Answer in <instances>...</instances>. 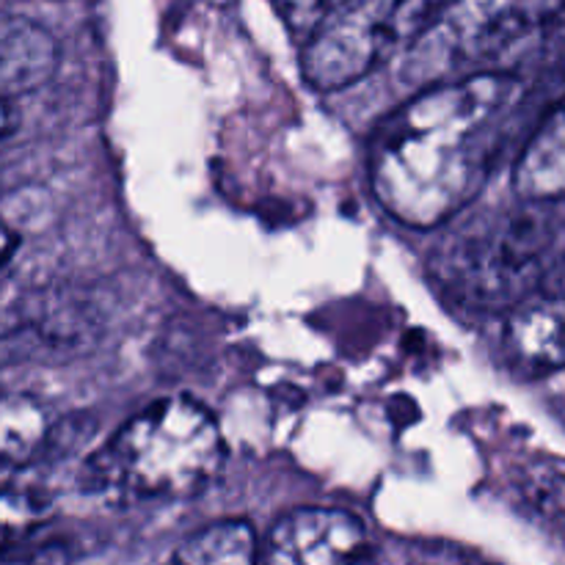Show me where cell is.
Returning a JSON list of instances; mask_svg holds the SVG:
<instances>
[{
	"label": "cell",
	"mask_w": 565,
	"mask_h": 565,
	"mask_svg": "<svg viewBox=\"0 0 565 565\" xmlns=\"http://www.w3.org/2000/svg\"><path fill=\"white\" fill-rule=\"evenodd\" d=\"M513 188L519 199L565 202V94L524 147L513 174Z\"/></svg>",
	"instance_id": "9c48e42d"
},
{
	"label": "cell",
	"mask_w": 565,
	"mask_h": 565,
	"mask_svg": "<svg viewBox=\"0 0 565 565\" xmlns=\"http://www.w3.org/2000/svg\"><path fill=\"white\" fill-rule=\"evenodd\" d=\"M224 463L226 441L213 414L174 395L141 408L92 452L81 483L119 500H188L210 489Z\"/></svg>",
	"instance_id": "3957f363"
},
{
	"label": "cell",
	"mask_w": 565,
	"mask_h": 565,
	"mask_svg": "<svg viewBox=\"0 0 565 565\" xmlns=\"http://www.w3.org/2000/svg\"><path fill=\"white\" fill-rule=\"evenodd\" d=\"M456 0H348L309 31L301 75L318 92H340L417 44Z\"/></svg>",
	"instance_id": "277c9868"
},
{
	"label": "cell",
	"mask_w": 565,
	"mask_h": 565,
	"mask_svg": "<svg viewBox=\"0 0 565 565\" xmlns=\"http://www.w3.org/2000/svg\"><path fill=\"white\" fill-rule=\"evenodd\" d=\"M565 11V0H456L419 39L425 70L450 75L491 58Z\"/></svg>",
	"instance_id": "5b68a950"
},
{
	"label": "cell",
	"mask_w": 565,
	"mask_h": 565,
	"mask_svg": "<svg viewBox=\"0 0 565 565\" xmlns=\"http://www.w3.org/2000/svg\"><path fill=\"white\" fill-rule=\"evenodd\" d=\"M522 94L513 72H472L414 94L370 141L375 202L412 230H434L469 207L489 180L502 121Z\"/></svg>",
	"instance_id": "6da1fadb"
},
{
	"label": "cell",
	"mask_w": 565,
	"mask_h": 565,
	"mask_svg": "<svg viewBox=\"0 0 565 565\" xmlns=\"http://www.w3.org/2000/svg\"><path fill=\"white\" fill-rule=\"evenodd\" d=\"M563 263L565 202L519 199L452 232L434 254V276L450 301L508 315L550 287Z\"/></svg>",
	"instance_id": "7a4b0ae2"
},
{
	"label": "cell",
	"mask_w": 565,
	"mask_h": 565,
	"mask_svg": "<svg viewBox=\"0 0 565 565\" xmlns=\"http://www.w3.org/2000/svg\"><path fill=\"white\" fill-rule=\"evenodd\" d=\"M17 127V110L14 105H11V99H3L0 97V138L11 136Z\"/></svg>",
	"instance_id": "9a60e30c"
},
{
	"label": "cell",
	"mask_w": 565,
	"mask_h": 565,
	"mask_svg": "<svg viewBox=\"0 0 565 565\" xmlns=\"http://www.w3.org/2000/svg\"><path fill=\"white\" fill-rule=\"evenodd\" d=\"M17 248V235L14 230H11L9 224H6L3 218H0V268H3L6 263H9V257L14 254Z\"/></svg>",
	"instance_id": "5bb4252c"
},
{
	"label": "cell",
	"mask_w": 565,
	"mask_h": 565,
	"mask_svg": "<svg viewBox=\"0 0 565 565\" xmlns=\"http://www.w3.org/2000/svg\"><path fill=\"white\" fill-rule=\"evenodd\" d=\"M169 565H259L257 533L243 519H221L188 535Z\"/></svg>",
	"instance_id": "30bf717a"
},
{
	"label": "cell",
	"mask_w": 565,
	"mask_h": 565,
	"mask_svg": "<svg viewBox=\"0 0 565 565\" xmlns=\"http://www.w3.org/2000/svg\"><path fill=\"white\" fill-rule=\"evenodd\" d=\"M367 552V524L345 508H296L270 527L259 565H351Z\"/></svg>",
	"instance_id": "8992f818"
},
{
	"label": "cell",
	"mask_w": 565,
	"mask_h": 565,
	"mask_svg": "<svg viewBox=\"0 0 565 565\" xmlns=\"http://www.w3.org/2000/svg\"><path fill=\"white\" fill-rule=\"evenodd\" d=\"M505 348L527 373H550L565 364V290L544 287L505 315Z\"/></svg>",
	"instance_id": "52a82bcc"
},
{
	"label": "cell",
	"mask_w": 565,
	"mask_h": 565,
	"mask_svg": "<svg viewBox=\"0 0 565 565\" xmlns=\"http://www.w3.org/2000/svg\"><path fill=\"white\" fill-rule=\"evenodd\" d=\"M47 516V502L14 486H0V552L11 550Z\"/></svg>",
	"instance_id": "8fae6325"
},
{
	"label": "cell",
	"mask_w": 565,
	"mask_h": 565,
	"mask_svg": "<svg viewBox=\"0 0 565 565\" xmlns=\"http://www.w3.org/2000/svg\"><path fill=\"white\" fill-rule=\"evenodd\" d=\"M55 64L58 47L42 25L22 17L0 20V97L31 92L53 75Z\"/></svg>",
	"instance_id": "ba28073f"
},
{
	"label": "cell",
	"mask_w": 565,
	"mask_h": 565,
	"mask_svg": "<svg viewBox=\"0 0 565 565\" xmlns=\"http://www.w3.org/2000/svg\"><path fill=\"white\" fill-rule=\"evenodd\" d=\"M342 3H348V0H276L281 14H285L292 25L307 28V31H312L320 20H326V17H329L331 11L340 9Z\"/></svg>",
	"instance_id": "4fadbf2b"
},
{
	"label": "cell",
	"mask_w": 565,
	"mask_h": 565,
	"mask_svg": "<svg viewBox=\"0 0 565 565\" xmlns=\"http://www.w3.org/2000/svg\"><path fill=\"white\" fill-rule=\"evenodd\" d=\"M522 491L535 511L550 519H565V469L557 463H539L522 480Z\"/></svg>",
	"instance_id": "7c38bea8"
}]
</instances>
